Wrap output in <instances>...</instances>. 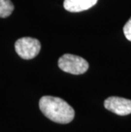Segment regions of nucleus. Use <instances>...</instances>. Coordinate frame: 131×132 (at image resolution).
<instances>
[{
	"mask_svg": "<svg viewBox=\"0 0 131 132\" xmlns=\"http://www.w3.org/2000/svg\"><path fill=\"white\" fill-rule=\"evenodd\" d=\"M39 108L45 117L58 123H68L74 119V109L63 99L44 95L39 101Z\"/></svg>",
	"mask_w": 131,
	"mask_h": 132,
	"instance_id": "obj_1",
	"label": "nucleus"
},
{
	"mask_svg": "<svg viewBox=\"0 0 131 132\" xmlns=\"http://www.w3.org/2000/svg\"><path fill=\"white\" fill-rule=\"evenodd\" d=\"M58 66L63 72L73 75L83 74L89 69V63L85 59L72 54H65L60 56Z\"/></svg>",
	"mask_w": 131,
	"mask_h": 132,
	"instance_id": "obj_2",
	"label": "nucleus"
},
{
	"mask_svg": "<svg viewBox=\"0 0 131 132\" xmlns=\"http://www.w3.org/2000/svg\"><path fill=\"white\" fill-rule=\"evenodd\" d=\"M17 55L24 60H31L39 54L41 44L37 38L24 37L19 38L15 44Z\"/></svg>",
	"mask_w": 131,
	"mask_h": 132,
	"instance_id": "obj_3",
	"label": "nucleus"
},
{
	"mask_svg": "<svg viewBox=\"0 0 131 132\" xmlns=\"http://www.w3.org/2000/svg\"><path fill=\"white\" fill-rule=\"evenodd\" d=\"M104 106L119 116H126L131 113V100L126 98L110 96L105 100Z\"/></svg>",
	"mask_w": 131,
	"mask_h": 132,
	"instance_id": "obj_4",
	"label": "nucleus"
},
{
	"mask_svg": "<svg viewBox=\"0 0 131 132\" xmlns=\"http://www.w3.org/2000/svg\"><path fill=\"white\" fill-rule=\"evenodd\" d=\"M97 2L98 0H65L63 6L69 12L76 13L90 9Z\"/></svg>",
	"mask_w": 131,
	"mask_h": 132,
	"instance_id": "obj_5",
	"label": "nucleus"
},
{
	"mask_svg": "<svg viewBox=\"0 0 131 132\" xmlns=\"http://www.w3.org/2000/svg\"><path fill=\"white\" fill-rule=\"evenodd\" d=\"M15 10L13 3L10 0H0V18H7Z\"/></svg>",
	"mask_w": 131,
	"mask_h": 132,
	"instance_id": "obj_6",
	"label": "nucleus"
},
{
	"mask_svg": "<svg viewBox=\"0 0 131 132\" xmlns=\"http://www.w3.org/2000/svg\"><path fill=\"white\" fill-rule=\"evenodd\" d=\"M124 33L128 40L131 42V18L127 21V23L124 25Z\"/></svg>",
	"mask_w": 131,
	"mask_h": 132,
	"instance_id": "obj_7",
	"label": "nucleus"
}]
</instances>
